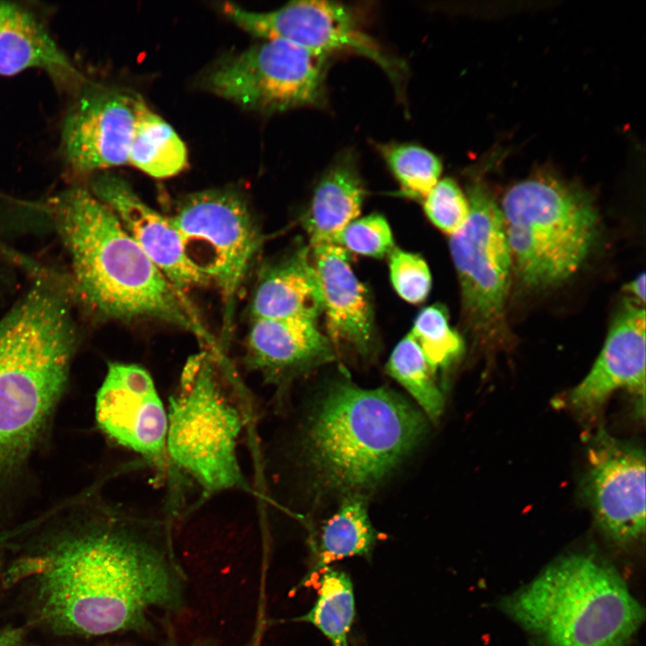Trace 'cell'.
<instances>
[{
    "label": "cell",
    "mask_w": 646,
    "mask_h": 646,
    "mask_svg": "<svg viewBox=\"0 0 646 646\" xmlns=\"http://www.w3.org/2000/svg\"><path fill=\"white\" fill-rule=\"evenodd\" d=\"M172 519L106 511L79 534L17 560L6 581L30 579L40 620L58 633L149 631L153 612L170 617L186 604Z\"/></svg>",
    "instance_id": "6da1fadb"
},
{
    "label": "cell",
    "mask_w": 646,
    "mask_h": 646,
    "mask_svg": "<svg viewBox=\"0 0 646 646\" xmlns=\"http://www.w3.org/2000/svg\"><path fill=\"white\" fill-rule=\"evenodd\" d=\"M72 258L80 297L98 316L125 322L156 320L188 331L209 350L218 345L186 292L171 284L92 193L65 190L51 201Z\"/></svg>",
    "instance_id": "7a4b0ae2"
},
{
    "label": "cell",
    "mask_w": 646,
    "mask_h": 646,
    "mask_svg": "<svg viewBox=\"0 0 646 646\" xmlns=\"http://www.w3.org/2000/svg\"><path fill=\"white\" fill-rule=\"evenodd\" d=\"M425 429L421 413L393 391L340 380L313 410L303 455L319 489L363 494L392 473Z\"/></svg>",
    "instance_id": "3957f363"
},
{
    "label": "cell",
    "mask_w": 646,
    "mask_h": 646,
    "mask_svg": "<svg viewBox=\"0 0 646 646\" xmlns=\"http://www.w3.org/2000/svg\"><path fill=\"white\" fill-rule=\"evenodd\" d=\"M65 301L34 287L0 321V475L34 445L62 393L74 348Z\"/></svg>",
    "instance_id": "277c9868"
},
{
    "label": "cell",
    "mask_w": 646,
    "mask_h": 646,
    "mask_svg": "<svg viewBox=\"0 0 646 646\" xmlns=\"http://www.w3.org/2000/svg\"><path fill=\"white\" fill-rule=\"evenodd\" d=\"M501 606L535 646H624L644 616L616 570L589 553L554 560Z\"/></svg>",
    "instance_id": "5b68a950"
},
{
    "label": "cell",
    "mask_w": 646,
    "mask_h": 646,
    "mask_svg": "<svg viewBox=\"0 0 646 646\" xmlns=\"http://www.w3.org/2000/svg\"><path fill=\"white\" fill-rule=\"evenodd\" d=\"M237 380L226 357L205 350L188 358L169 398V476H187L205 497L250 491L238 458L247 416Z\"/></svg>",
    "instance_id": "8992f818"
},
{
    "label": "cell",
    "mask_w": 646,
    "mask_h": 646,
    "mask_svg": "<svg viewBox=\"0 0 646 646\" xmlns=\"http://www.w3.org/2000/svg\"><path fill=\"white\" fill-rule=\"evenodd\" d=\"M501 211L512 264L529 287L567 280L597 238L598 215L589 196L553 178L515 184L506 192Z\"/></svg>",
    "instance_id": "52a82bcc"
},
{
    "label": "cell",
    "mask_w": 646,
    "mask_h": 646,
    "mask_svg": "<svg viewBox=\"0 0 646 646\" xmlns=\"http://www.w3.org/2000/svg\"><path fill=\"white\" fill-rule=\"evenodd\" d=\"M170 218L188 260L219 291L229 334L238 295L262 245L248 204L236 191L207 189L188 196Z\"/></svg>",
    "instance_id": "ba28073f"
},
{
    "label": "cell",
    "mask_w": 646,
    "mask_h": 646,
    "mask_svg": "<svg viewBox=\"0 0 646 646\" xmlns=\"http://www.w3.org/2000/svg\"><path fill=\"white\" fill-rule=\"evenodd\" d=\"M329 55L281 39H263L208 74L214 93L244 108L280 112L322 103Z\"/></svg>",
    "instance_id": "9c48e42d"
},
{
    "label": "cell",
    "mask_w": 646,
    "mask_h": 646,
    "mask_svg": "<svg viewBox=\"0 0 646 646\" xmlns=\"http://www.w3.org/2000/svg\"><path fill=\"white\" fill-rule=\"evenodd\" d=\"M468 215L450 239L463 312L472 331L485 339L502 331L511 256L501 208L481 183L468 187Z\"/></svg>",
    "instance_id": "30bf717a"
},
{
    "label": "cell",
    "mask_w": 646,
    "mask_h": 646,
    "mask_svg": "<svg viewBox=\"0 0 646 646\" xmlns=\"http://www.w3.org/2000/svg\"><path fill=\"white\" fill-rule=\"evenodd\" d=\"M223 13L244 31L263 39H281L331 55L350 52L376 63L399 87L404 65L388 55L360 28L346 6L331 1H295L267 12L224 3Z\"/></svg>",
    "instance_id": "8fae6325"
},
{
    "label": "cell",
    "mask_w": 646,
    "mask_h": 646,
    "mask_svg": "<svg viewBox=\"0 0 646 646\" xmlns=\"http://www.w3.org/2000/svg\"><path fill=\"white\" fill-rule=\"evenodd\" d=\"M95 417L111 440L135 453L162 481L169 476L167 408L150 372L128 362H109L97 392Z\"/></svg>",
    "instance_id": "7c38bea8"
},
{
    "label": "cell",
    "mask_w": 646,
    "mask_h": 646,
    "mask_svg": "<svg viewBox=\"0 0 646 646\" xmlns=\"http://www.w3.org/2000/svg\"><path fill=\"white\" fill-rule=\"evenodd\" d=\"M585 496L597 524L619 546L645 530V455L600 429L589 440Z\"/></svg>",
    "instance_id": "4fadbf2b"
},
{
    "label": "cell",
    "mask_w": 646,
    "mask_h": 646,
    "mask_svg": "<svg viewBox=\"0 0 646 646\" xmlns=\"http://www.w3.org/2000/svg\"><path fill=\"white\" fill-rule=\"evenodd\" d=\"M134 125V98L108 89L84 93L63 124L66 162L79 172L128 163Z\"/></svg>",
    "instance_id": "5bb4252c"
},
{
    "label": "cell",
    "mask_w": 646,
    "mask_h": 646,
    "mask_svg": "<svg viewBox=\"0 0 646 646\" xmlns=\"http://www.w3.org/2000/svg\"><path fill=\"white\" fill-rule=\"evenodd\" d=\"M92 194L118 218L130 237L177 288L186 291L210 285L188 260L170 217L148 205L124 179L101 174L92 181Z\"/></svg>",
    "instance_id": "9a60e30c"
},
{
    "label": "cell",
    "mask_w": 646,
    "mask_h": 646,
    "mask_svg": "<svg viewBox=\"0 0 646 646\" xmlns=\"http://www.w3.org/2000/svg\"><path fill=\"white\" fill-rule=\"evenodd\" d=\"M645 310L626 301L615 317L594 365L571 390L570 406L593 417L608 397L626 389L641 398L645 395Z\"/></svg>",
    "instance_id": "2e32d148"
},
{
    "label": "cell",
    "mask_w": 646,
    "mask_h": 646,
    "mask_svg": "<svg viewBox=\"0 0 646 646\" xmlns=\"http://www.w3.org/2000/svg\"><path fill=\"white\" fill-rule=\"evenodd\" d=\"M310 247L322 294L327 338L335 350L362 359L371 357L375 348L372 304L351 267L347 250L336 243Z\"/></svg>",
    "instance_id": "e0dca14e"
},
{
    "label": "cell",
    "mask_w": 646,
    "mask_h": 646,
    "mask_svg": "<svg viewBox=\"0 0 646 646\" xmlns=\"http://www.w3.org/2000/svg\"><path fill=\"white\" fill-rule=\"evenodd\" d=\"M336 350L317 321L252 319L246 338L244 364L279 394L296 377L332 362Z\"/></svg>",
    "instance_id": "ac0fdd59"
},
{
    "label": "cell",
    "mask_w": 646,
    "mask_h": 646,
    "mask_svg": "<svg viewBox=\"0 0 646 646\" xmlns=\"http://www.w3.org/2000/svg\"><path fill=\"white\" fill-rule=\"evenodd\" d=\"M322 313V294L310 246L301 244L262 269L251 298L252 319L317 321Z\"/></svg>",
    "instance_id": "d6986e66"
},
{
    "label": "cell",
    "mask_w": 646,
    "mask_h": 646,
    "mask_svg": "<svg viewBox=\"0 0 646 646\" xmlns=\"http://www.w3.org/2000/svg\"><path fill=\"white\" fill-rule=\"evenodd\" d=\"M364 196L355 155L352 151L340 153L323 173L301 218L310 246L335 243L341 231L357 219Z\"/></svg>",
    "instance_id": "ffe728a7"
},
{
    "label": "cell",
    "mask_w": 646,
    "mask_h": 646,
    "mask_svg": "<svg viewBox=\"0 0 646 646\" xmlns=\"http://www.w3.org/2000/svg\"><path fill=\"white\" fill-rule=\"evenodd\" d=\"M52 75L74 74L72 64L29 11L13 3H0V75L29 68Z\"/></svg>",
    "instance_id": "44dd1931"
},
{
    "label": "cell",
    "mask_w": 646,
    "mask_h": 646,
    "mask_svg": "<svg viewBox=\"0 0 646 646\" xmlns=\"http://www.w3.org/2000/svg\"><path fill=\"white\" fill-rule=\"evenodd\" d=\"M135 125L128 163L155 179L182 171L188 164L184 142L170 125L140 97L134 98Z\"/></svg>",
    "instance_id": "7402d4cb"
},
{
    "label": "cell",
    "mask_w": 646,
    "mask_h": 646,
    "mask_svg": "<svg viewBox=\"0 0 646 646\" xmlns=\"http://www.w3.org/2000/svg\"><path fill=\"white\" fill-rule=\"evenodd\" d=\"M377 538L364 494L346 495L336 512L322 527L315 546L317 562L302 583L335 561L351 556L369 557Z\"/></svg>",
    "instance_id": "603a6c76"
},
{
    "label": "cell",
    "mask_w": 646,
    "mask_h": 646,
    "mask_svg": "<svg viewBox=\"0 0 646 646\" xmlns=\"http://www.w3.org/2000/svg\"><path fill=\"white\" fill-rule=\"evenodd\" d=\"M321 571L313 607L293 620L314 625L333 646H349L348 634L355 614L352 581L346 572L331 566Z\"/></svg>",
    "instance_id": "cb8c5ba5"
},
{
    "label": "cell",
    "mask_w": 646,
    "mask_h": 646,
    "mask_svg": "<svg viewBox=\"0 0 646 646\" xmlns=\"http://www.w3.org/2000/svg\"><path fill=\"white\" fill-rule=\"evenodd\" d=\"M387 372L415 398L430 419L436 421L443 410L444 398L435 372L409 333L394 348Z\"/></svg>",
    "instance_id": "d4e9b609"
},
{
    "label": "cell",
    "mask_w": 646,
    "mask_h": 646,
    "mask_svg": "<svg viewBox=\"0 0 646 646\" xmlns=\"http://www.w3.org/2000/svg\"><path fill=\"white\" fill-rule=\"evenodd\" d=\"M378 149L399 184L401 193L423 199L439 181L442 165L427 149L412 144H379Z\"/></svg>",
    "instance_id": "484cf974"
},
{
    "label": "cell",
    "mask_w": 646,
    "mask_h": 646,
    "mask_svg": "<svg viewBox=\"0 0 646 646\" xmlns=\"http://www.w3.org/2000/svg\"><path fill=\"white\" fill-rule=\"evenodd\" d=\"M410 334L434 372L445 370L463 352L462 338L450 327L447 311L440 304L421 310Z\"/></svg>",
    "instance_id": "4316f807"
},
{
    "label": "cell",
    "mask_w": 646,
    "mask_h": 646,
    "mask_svg": "<svg viewBox=\"0 0 646 646\" xmlns=\"http://www.w3.org/2000/svg\"><path fill=\"white\" fill-rule=\"evenodd\" d=\"M335 243L346 250L377 258L389 255L395 249L388 223L378 214L352 221L337 235Z\"/></svg>",
    "instance_id": "83f0119b"
},
{
    "label": "cell",
    "mask_w": 646,
    "mask_h": 646,
    "mask_svg": "<svg viewBox=\"0 0 646 646\" xmlns=\"http://www.w3.org/2000/svg\"><path fill=\"white\" fill-rule=\"evenodd\" d=\"M423 200L429 220L447 234L455 233L467 218V198L451 179L439 180Z\"/></svg>",
    "instance_id": "f1b7e54d"
},
{
    "label": "cell",
    "mask_w": 646,
    "mask_h": 646,
    "mask_svg": "<svg viewBox=\"0 0 646 646\" xmlns=\"http://www.w3.org/2000/svg\"><path fill=\"white\" fill-rule=\"evenodd\" d=\"M389 275L397 293L410 303H420L431 290L432 277L424 259L395 248L388 255Z\"/></svg>",
    "instance_id": "f546056e"
},
{
    "label": "cell",
    "mask_w": 646,
    "mask_h": 646,
    "mask_svg": "<svg viewBox=\"0 0 646 646\" xmlns=\"http://www.w3.org/2000/svg\"><path fill=\"white\" fill-rule=\"evenodd\" d=\"M166 637L162 642V646H217L214 639L197 638L190 641H182L176 637L172 627L168 620L165 621Z\"/></svg>",
    "instance_id": "4dcf8cb0"
},
{
    "label": "cell",
    "mask_w": 646,
    "mask_h": 646,
    "mask_svg": "<svg viewBox=\"0 0 646 646\" xmlns=\"http://www.w3.org/2000/svg\"><path fill=\"white\" fill-rule=\"evenodd\" d=\"M624 290L632 295L636 303H644L645 301V274L642 273L624 285ZM632 300V301H633Z\"/></svg>",
    "instance_id": "1f68e13d"
},
{
    "label": "cell",
    "mask_w": 646,
    "mask_h": 646,
    "mask_svg": "<svg viewBox=\"0 0 646 646\" xmlns=\"http://www.w3.org/2000/svg\"><path fill=\"white\" fill-rule=\"evenodd\" d=\"M23 632L20 628H0V646H23Z\"/></svg>",
    "instance_id": "d6a6232c"
}]
</instances>
